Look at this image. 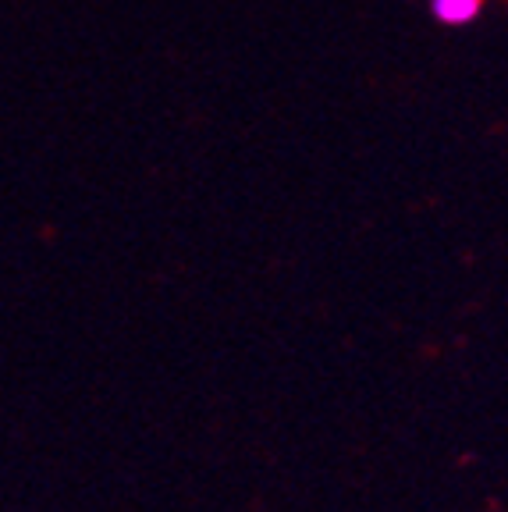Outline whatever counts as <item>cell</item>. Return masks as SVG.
<instances>
[{"label": "cell", "instance_id": "obj_1", "mask_svg": "<svg viewBox=\"0 0 508 512\" xmlns=\"http://www.w3.org/2000/svg\"><path fill=\"white\" fill-rule=\"evenodd\" d=\"M437 22L445 25H466L484 11V0H430Z\"/></svg>", "mask_w": 508, "mask_h": 512}]
</instances>
